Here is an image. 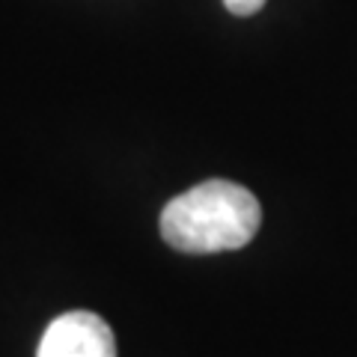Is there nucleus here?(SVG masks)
<instances>
[{"label":"nucleus","mask_w":357,"mask_h":357,"mask_svg":"<svg viewBox=\"0 0 357 357\" xmlns=\"http://www.w3.org/2000/svg\"><path fill=\"white\" fill-rule=\"evenodd\" d=\"M36 357H116V340L98 312H63L42 333Z\"/></svg>","instance_id":"2"},{"label":"nucleus","mask_w":357,"mask_h":357,"mask_svg":"<svg viewBox=\"0 0 357 357\" xmlns=\"http://www.w3.org/2000/svg\"><path fill=\"white\" fill-rule=\"evenodd\" d=\"M223 6H227L232 15L248 18V15H256V13H259V9L265 6V0H223Z\"/></svg>","instance_id":"3"},{"label":"nucleus","mask_w":357,"mask_h":357,"mask_svg":"<svg viewBox=\"0 0 357 357\" xmlns=\"http://www.w3.org/2000/svg\"><path fill=\"white\" fill-rule=\"evenodd\" d=\"M259 223V199L248 188L227 178H208L164 206L161 236L182 253H223L250 244Z\"/></svg>","instance_id":"1"}]
</instances>
